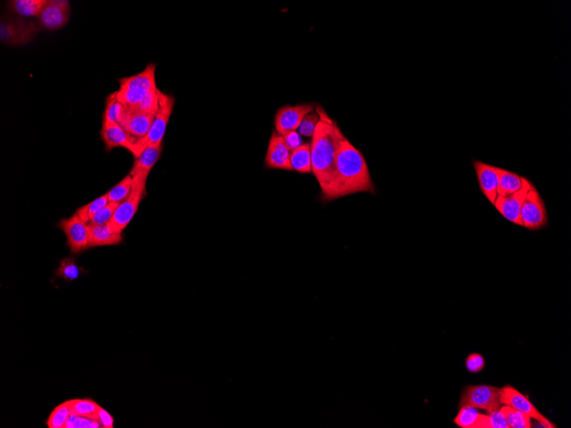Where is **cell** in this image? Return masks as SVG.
Masks as SVG:
<instances>
[{
	"instance_id": "3",
	"label": "cell",
	"mask_w": 571,
	"mask_h": 428,
	"mask_svg": "<svg viewBox=\"0 0 571 428\" xmlns=\"http://www.w3.org/2000/svg\"><path fill=\"white\" fill-rule=\"evenodd\" d=\"M42 29L37 21H28L21 17H2L0 40L5 45L12 46L27 45Z\"/></svg>"
},
{
	"instance_id": "39",
	"label": "cell",
	"mask_w": 571,
	"mask_h": 428,
	"mask_svg": "<svg viewBox=\"0 0 571 428\" xmlns=\"http://www.w3.org/2000/svg\"><path fill=\"white\" fill-rule=\"evenodd\" d=\"M284 138L287 147L291 151L296 150L300 147L302 144V138L300 134L296 131L287 132V134L282 135Z\"/></svg>"
},
{
	"instance_id": "19",
	"label": "cell",
	"mask_w": 571,
	"mask_h": 428,
	"mask_svg": "<svg viewBox=\"0 0 571 428\" xmlns=\"http://www.w3.org/2000/svg\"><path fill=\"white\" fill-rule=\"evenodd\" d=\"M90 226V247L117 246L123 241V236L113 231L108 224L93 225Z\"/></svg>"
},
{
	"instance_id": "13",
	"label": "cell",
	"mask_w": 571,
	"mask_h": 428,
	"mask_svg": "<svg viewBox=\"0 0 571 428\" xmlns=\"http://www.w3.org/2000/svg\"><path fill=\"white\" fill-rule=\"evenodd\" d=\"M290 156L291 151L287 147L283 136L280 135L275 131L272 132L264 161L266 167L292 171Z\"/></svg>"
},
{
	"instance_id": "11",
	"label": "cell",
	"mask_w": 571,
	"mask_h": 428,
	"mask_svg": "<svg viewBox=\"0 0 571 428\" xmlns=\"http://www.w3.org/2000/svg\"><path fill=\"white\" fill-rule=\"evenodd\" d=\"M315 108L314 104L282 106L275 114V132L280 135H284L287 132L296 131L304 117L314 112Z\"/></svg>"
},
{
	"instance_id": "15",
	"label": "cell",
	"mask_w": 571,
	"mask_h": 428,
	"mask_svg": "<svg viewBox=\"0 0 571 428\" xmlns=\"http://www.w3.org/2000/svg\"><path fill=\"white\" fill-rule=\"evenodd\" d=\"M155 116L138 110L126 108L120 126L131 137L136 140L141 139L148 134L152 127Z\"/></svg>"
},
{
	"instance_id": "24",
	"label": "cell",
	"mask_w": 571,
	"mask_h": 428,
	"mask_svg": "<svg viewBox=\"0 0 571 428\" xmlns=\"http://www.w3.org/2000/svg\"><path fill=\"white\" fill-rule=\"evenodd\" d=\"M161 94L162 92L157 87L147 91L138 105L131 110L156 116L158 110H160Z\"/></svg>"
},
{
	"instance_id": "18",
	"label": "cell",
	"mask_w": 571,
	"mask_h": 428,
	"mask_svg": "<svg viewBox=\"0 0 571 428\" xmlns=\"http://www.w3.org/2000/svg\"><path fill=\"white\" fill-rule=\"evenodd\" d=\"M120 87L138 88L150 91L157 87L156 84V65L151 64L146 66L142 72L137 75L125 77L119 80Z\"/></svg>"
},
{
	"instance_id": "17",
	"label": "cell",
	"mask_w": 571,
	"mask_h": 428,
	"mask_svg": "<svg viewBox=\"0 0 571 428\" xmlns=\"http://www.w3.org/2000/svg\"><path fill=\"white\" fill-rule=\"evenodd\" d=\"M162 150H163L162 145L150 146L144 150L142 154L135 158L134 165L131 169L130 175L133 178L146 182L151 171L160 158Z\"/></svg>"
},
{
	"instance_id": "4",
	"label": "cell",
	"mask_w": 571,
	"mask_h": 428,
	"mask_svg": "<svg viewBox=\"0 0 571 428\" xmlns=\"http://www.w3.org/2000/svg\"><path fill=\"white\" fill-rule=\"evenodd\" d=\"M174 105V97H173L172 95L164 94L162 92L160 110H158L157 115L155 116L152 127H151L148 134H147L145 137L137 140V142L135 144L136 149H137V157L147 147L153 145H162Z\"/></svg>"
},
{
	"instance_id": "14",
	"label": "cell",
	"mask_w": 571,
	"mask_h": 428,
	"mask_svg": "<svg viewBox=\"0 0 571 428\" xmlns=\"http://www.w3.org/2000/svg\"><path fill=\"white\" fill-rule=\"evenodd\" d=\"M474 167L482 194L495 205L496 199L499 197L500 168L480 161H474Z\"/></svg>"
},
{
	"instance_id": "28",
	"label": "cell",
	"mask_w": 571,
	"mask_h": 428,
	"mask_svg": "<svg viewBox=\"0 0 571 428\" xmlns=\"http://www.w3.org/2000/svg\"><path fill=\"white\" fill-rule=\"evenodd\" d=\"M132 187L133 177L128 174L108 191L109 202L119 203V204L124 202L130 196Z\"/></svg>"
},
{
	"instance_id": "10",
	"label": "cell",
	"mask_w": 571,
	"mask_h": 428,
	"mask_svg": "<svg viewBox=\"0 0 571 428\" xmlns=\"http://www.w3.org/2000/svg\"><path fill=\"white\" fill-rule=\"evenodd\" d=\"M71 5L66 0H48L37 23L42 29L56 31L68 24L71 17Z\"/></svg>"
},
{
	"instance_id": "9",
	"label": "cell",
	"mask_w": 571,
	"mask_h": 428,
	"mask_svg": "<svg viewBox=\"0 0 571 428\" xmlns=\"http://www.w3.org/2000/svg\"><path fill=\"white\" fill-rule=\"evenodd\" d=\"M67 238V245L73 253H80L90 248V226L75 214L58 224Z\"/></svg>"
},
{
	"instance_id": "32",
	"label": "cell",
	"mask_w": 571,
	"mask_h": 428,
	"mask_svg": "<svg viewBox=\"0 0 571 428\" xmlns=\"http://www.w3.org/2000/svg\"><path fill=\"white\" fill-rule=\"evenodd\" d=\"M319 120L318 113L316 110L307 114L302 120L300 127L297 129L298 134L305 136V137H312Z\"/></svg>"
},
{
	"instance_id": "31",
	"label": "cell",
	"mask_w": 571,
	"mask_h": 428,
	"mask_svg": "<svg viewBox=\"0 0 571 428\" xmlns=\"http://www.w3.org/2000/svg\"><path fill=\"white\" fill-rule=\"evenodd\" d=\"M82 268L78 266L75 259L73 258H65L58 268L56 275L68 282H74L80 277Z\"/></svg>"
},
{
	"instance_id": "30",
	"label": "cell",
	"mask_w": 571,
	"mask_h": 428,
	"mask_svg": "<svg viewBox=\"0 0 571 428\" xmlns=\"http://www.w3.org/2000/svg\"><path fill=\"white\" fill-rule=\"evenodd\" d=\"M99 407L101 406L92 400H71V415L95 419Z\"/></svg>"
},
{
	"instance_id": "29",
	"label": "cell",
	"mask_w": 571,
	"mask_h": 428,
	"mask_svg": "<svg viewBox=\"0 0 571 428\" xmlns=\"http://www.w3.org/2000/svg\"><path fill=\"white\" fill-rule=\"evenodd\" d=\"M109 203L108 194H105L103 196L94 199V201L88 203L87 205L82 206L76 212V215L85 223H90V221L97 214L99 210L104 208Z\"/></svg>"
},
{
	"instance_id": "35",
	"label": "cell",
	"mask_w": 571,
	"mask_h": 428,
	"mask_svg": "<svg viewBox=\"0 0 571 428\" xmlns=\"http://www.w3.org/2000/svg\"><path fill=\"white\" fill-rule=\"evenodd\" d=\"M486 361L484 357L479 353L470 354L466 361L467 370L477 374L484 370Z\"/></svg>"
},
{
	"instance_id": "6",
	"label": "cell",
	"mask_w": 571,
	"mask_h": 428,
	"mask_svg": "<svg viewBox=\"0 0 571 428\" xmlns=\"http://www.w3.org/2000/svg\"><path fill=\"white\" fill-rule=\"evenodd\" d=\"M146 182L133 178V187L130 196L121 203L114 213L112 220L108 223L113 231L123 234L125 228L130 224L139 209V204L146 194Z\"/></svg>"
},
{
	"instance_id": "34",
	"label": "cell",
	"mask_w": 571,
	"mask_h": 428,
	"mask_svg": "<svg viewBox=\"0 0 571 428\" xmlns=\"http://www.w3.org/2000/svg\"><path fill=\"white\" fill-rule=\"evenodd\" d=\"M97 420L87 417L71 415L66 423L65 428H101Z\"/></svg>"
},
{
	"instance_id": "7",
	"label": "cell",
	"mask_w": 571,
	"mask_h": 428,
	"mask_svg": "<svg viewBox=\"0 0 571 428\" xmlns=\"http://www.w3.org/2000/svg\"><path fill=\"white\" fill-rule=\"evenodd\" d=\"M521 221L522 227L529 230H540L547 226L546 205L535 186L526 195L521 208Z\"/></svg>"
},
{
	"instance_id": "1",
	"label": "cell",
	"mask_w": 571,
	"mask_h": 428,
	"mask_svg": "<svg viewBox=\"0 0 571 428\" xmlns=\"http://www.w3.org/2000/svg\"><path fill=\"white\" fill-rule=\"evenodd\" d=\"M375 191L366 158L344 137L337 151L332 185L323 200L333 201L357 193L374 194Z\"/></svg>"
},
{
	"instance_id": "12",
	"label": "cell",
	"mask_w": 571,
	"mask_h": 428,
	"mask_svg": "<svg viewBox=\"0 0 571 428\" xmlns=\"http://www.w3.org/2000/svg\"><path fill=\"white\" fill-rule=\"evenodd\" d=\"M533 183L525 178L524 185L517 193L509 195V196L497 198L495 201V208L502 215L504 219L512 223L522 226L521 221V208L524 204L527 194L531 189Z\"/></svg>"
},
{
	"instance_id": "38",
	"label": "cell",
	"mask_w": 571,
	"mask_h": 428,
	"mask_svg": "<svg viewBox=\"0 0 571 428\" xmlns=\"http://www.w3.org/2000/svg\"><path fill=\"white\" fill-rule=\"evenodd\" d=\"M95 419L98 420L103 428H113L114 419L110 413L106 411L105 409L99 407L96 414Z\"/></svg>"
},
{
	"instance_id": "33",
	"label": "cell",
	"mask_w": 571,
	"mask_h": 428,
	"mask_svg": "<svg viewBox=\"0 0 571 428\" xmlns=\"http://www.w3.org/2000/svg\"><path fill=\"white\" fill-rule=\"evenodd\" d=\"M119 205V203L109 202L104 208H102L96 214L88 224L105 225L109 223Z\"/></svg>"
},
{
	"instance_id": "36",
	"label": "cell",
	"mask_w": 571,
	"mask_h": 428,
	"mask_svg": "<svg viewBox=\"0 0 571 428\" xmlns=\"http://www.w3.org/2000/svg\"><path fill=\"white\" fill-rule=\"evenodd\" d=\"M117 102V94L112 93L106 99L104 116H103V124H115V104Z\"/></svg>"
},
{
	"instance_id": "25",
	"label": "cell",
	"mask_w": 571,
	"mask_h": 428,
	"mask_svg": "<svg viewBox=\"0 0 571 428\" xmlns=\"http://www.w3.org/2000/svg\"><path fill=\"white\" fill-rule=\"evenodd\" d=\"M71 416V400L66 401L53 409L48 418L47 426L49 428H65L69 417Z\"/></svg>"
},
{
	"instance_id": "20",
	"label": "cell",
	"mask_w": 571,
	"mask_h": 428,
	"mask_svg": "<svg viewBox=\"0 0 571 428\" xmlns=\"http://www.w3.org/2000/svg\"><path fill=\"white\" fill-rule=\"evenodd\" d=\"M454 423L462 428H490V417L481 414L478 409L463 407L460 408Z\"/></svg>"
},
{
	"instance_id": "37",
	"label": "cell",
	"mask_w": 571,
	"mask_h": 428,
	"mask_svg": "<svg viewBox=\"0 0 571 428\" xmlns=\"http://www.w3.org/2000/svg\"><path fill=\"white\" fill-rule=\"evenodd\" d=\"M489 417L490 428H510L508 425L506 417L500 409L498 411L490 413Z\"/></svg>"
},
{
	"instance_id": "23",
	"label": "cell",
	"mask_w": 571,
	"mask_h": 428,
	"mask_svg": "<svg viewBox=\"0 0 571 428\" xmlns=\"http://www.w3.org/2000/svg\"><path fill=\"white\" fill-rule=\"evenodd\" d=\"M525 180V177L500 168L499 196H509L511 194L517 193L524 185Z\"/></svg>"
},
{
	"instance_id": "21",
	"label": "cell",
	"mask_w": 571,
	"mask_h": 428,
	"mask_svg": "<svg viewBox=\"0 0 571 428\" xmlns=\"http://www.w3.org/2000/svg\"><path fill=\"white\" fill-rule=\"evenodd\" d=\"M290 164L293 171L300 174L312 173L311 144H302L298 148L291 151Z\"/></svg>"
},
{
	"instance_id": "26",
	"label": "cell",
	"mask_w": 571,
	"mask_h": 428,
	"mask_svg": "<svg viewBox=\"0 0 571 428\" xmlns=\"http://www.w3.org/2000/svg\"><path fill=\"white\" fill-rule=\"evenodd\" d=\"M147 91L138 89V88H123L120 87L116 92L117 101L121 103L128 109L135 108L139 103L142 101Z\"/></svg>"
},
{
	"instance_id": "16",
	"label": "cell",
	"mask_w": 571,
	"mask_h": 428,
	"mask_svg": "<svg viewBox=\"0 0 571 428\" xmlns=\"http://www.w3.org/2000/svg\"><path fill=\"white\" fill-rule=\"evenodd\" d=\"M101 139L104 142L106 151L115 147H123L130 151L135 158L137 157L136 142L137 140L128 135L119 124H103L101 131Z\"/></svg>"
},
{
	"instance_id": "5",
	"label": "cell",
	"mask_w": 571,
	"mask_h": 428,
	"mask_svg": "<svg viewBox=\"0 0 571 428\" xmlns=\"http://www.w3.org/2000/svg\"><path fill=\"white\" fill-rule=\"evenodd\" d=\"M500 389L488 385L468 386L464 387L459 401V408L471 407L484 409L488 413L500 409Z\"/></svg>"
},
{
	"instance_id": "8",
	"label": "cell",
	"mask_w": 571,
	"mask_h": 428,
	"mask_svg": "<svg viewBox=\"0 0 571 428\" xmlns=\"http://www.w3.org/2000/svg\"><path fill=\"white\" fill-rule=\"evenodd\" d=\"M500 402L503 405H508L510 407L525 413L530 418L537 420L541 427L546 428H554L556 426L552 423L546 417L541 415L536 406L529 400L528 397L519 392L511 386H506L500 389Z\"/></svg>"
},
{
	"instance_id": "22",
	"label": "cell",
	"mask_w": 571,
	"mask_h": 428,
	"mask_svg": "<svg viewBox=\"0 0 571 428\" xmlns=\"http://www.w3.org/2000/svg\"><path fill=\"white\" fill-rule=\"evenodd\" d=\"M48 0H12L10 9L22 17H38Z\"/></svg>"
},
{
	"instance_id": "2",
	"label": "cell",
	"mask_w": 571,
	"mask_h": 428,
	"mask_svg": "<svg viewBox=\"0 0 571 428\" xmlns=\"http://www.w3.org/2000/svg\"><path fill=\"white\" fill-rule=\"evenodd\" d=\"M316 112L320 120L311 143L312 169L321 187L323 200L332 185L337 151L345 135L321 105L316 106Z\"/></svg>"
},
{
	"instance_id": "27",
	"label": "cell",
	"mask_w": 571,
	"mask_h": 428,
	"mask_svg": "<svg viewBox=\"0 0 571 428\" xmlns=\"http://www.w3.org/2000/svg\"><path fill=\"white\" fill-rule=\"evenodd\" d=\"M501 411L506 416L508 425L511 428H530L532 427L531 418L529 416L518 411L508 405L500 408Z\"/></svg>"
}]
</instances>
